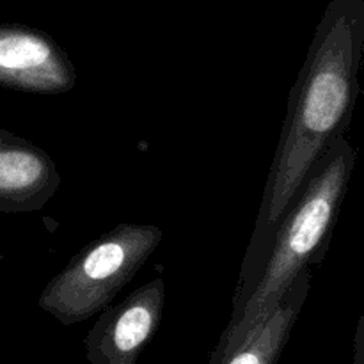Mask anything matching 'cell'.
<instances>
[{
	"instance_id": "1",
	"label": "cell",
	"mask_w": 364,
	"mask_h": 364,
	"mask_svg": "<svg viewBox=\"0 0 364 364\" xmlns=\"http://www.w3.org/2000/svg\"><path fill=\"white\" fill-rule=\"evenodd\" d=\"M363 53L364 0H329L290 91L279 146L242 263L230 322L238 320L251 299L277 226L309 171L350 127L359 95Z\"/></svg>"
},
{
	"instance_id": "2",
	"label": "cell",
	"mask_w": 364,
	"mask_h": 364,
	"mask_svg": "<svg viewBox=\"0 0 364 364\" xmlns=\"http://www.w3.org/2000/svg\"><path fill=\"white\" fill-rule=\"evenodd\" d=\"M355 162L358 151L347 137L336 139L316 160L277 226L251 299L238 320L228 323L219 343H233L262 326L295 279L326 258Z\"/></svg>"
},
{
	"instance_id": "3",
	"label": "cell",
	"mask_w": 364,
	"mask_h": 364,
	"mask_svg": "<svg viewBox=\"0 0 364 364\" xmlns=\"http://www.w3.org/2000/svg\"><path fill=\"white\" fill-rule=\"evenodd\" d=\"M162 240L151 224H117L85 245L45 290L41 306L64 326L91 318L127 287Z\"/></svg>"
},
{
	"instance_id": "4",
	"label": "cell",
	"mask_w": 364,
	"mask_h": 364,
	"mask_svg": "<svg viewBox=\"0 0 364 364\" xmlns=\"http://www.w3.org/2000/svg\"><path fill=\"white\" fill-rule=\"evenodd\" d=\"M164 302L166 284L156 277L105 309L85 338L89 364H137L159 331Z\"/></svg>"
},
{
	"instance_id": "5",
	"label": "cell",
	"mask_w": 364,
	"mask_h": 364,
	"mask_svg": "<svg viewBox=\"0 0 364 364\" xmlns=\"http://www.w3.org/2000/svg\"><path fill=\"white\" fill-rule=\"evenodd\" d=\"M0 75L43 92L71 91L77 82L66 52L45 32L27 27L0 28Z\"/></svg>"
},
{
	"instance_id": "6",
	"label": "cell",
	"mask_w": 364,
	"mask_h": 364,
	"mask_svg": "<svg viewBox=\"0 0 364 364\" xmlns=\"http://www.w3.org/2000/svg\"><path fill=\"white\" fill-rule=\"evenodd\" d=\"M311 290V269L288 288L272 315L233 343H217L208 364H277Z\"/></svg>"
},
{
	"instance_id": "7",
	"label": "cell",
	"mask_w": 364,
	"mask_h": 364,
	"mask_svg": "<svg viewBox=\"0 0 364 364\" xmlns=\"http://www.w3.org/2000/svg\"><path fill=\"white\" fill-rule=\"evenodd\" d=\"M59 181L55 167L43 151L23 146L0 153V194L41 205Z\"/></svg>"
},
{
	"instance_id": "8",
	"label": "cell",
	"mask_w": 364,
	"mask_h": 364,
	"mask_svg": "<svg viewBox=\"0 0 364 364\" xmlns=\"http://www.w3.org/2000/svg\"><path fill=\"white\" fill-rule=\"evenodd\" d=\"M354 364H364V306L354 336Z\"/></svg>"
}]
</instances>
